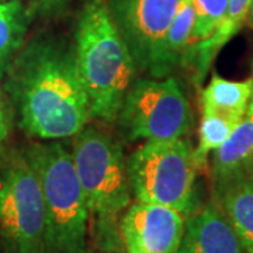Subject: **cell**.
Listing matches in <instances>:
<instances>
[{
  "mask_svg": "<svg viewBox=\"0 0 253 253\" xmlns=\"http://www.w3.org/2000/svg\"><path fill=\"white\" fill-rule=\"evenodd\" d=\"M9 89L20 126L40 139L76 136L91 117L90 99L75 48L41 37L24 46L9 66Z\"/></svg>",
  "mask_w": 253,
  "mask_h": 253,
  "instance_id": "obj_1",
  "label": "cell"
},
{
  "mask_svg": "<svg viewBox=\"0 0 253 253\" xmlns=\"http://www.w3.org/2000/svg\"><path fill=\"white\" fill-rule=\"evenodd\" d=\"M75 55L91 117L116 121L138 69L106 0H87L76 20Z\"/></svg>",
  "mask_w": 253,
  "mask_h": 253,
  "instance_id": "obj_2",
  "label": "cell"
},
{
  "mask_svg": "<svg viewBox=\"0 0 253 253\" xmlns=\"http://www.w3.org/2000/svg\"><path fill=\"white\" fill-rule=\"evenodd\" d=\"M72 158L100 249H121L118 222L132 201L121 145L104 131L84 126L75 138Z\"/></svg>",
  "mask_w": 253,
  "mask_h": 253,
  "instance_id": "obj_3",
  "label": "cell"
},
{
  "mask_svg": "<svg viewBox=\"0 0 253 253\" xmlns=\"http://www.w3.org/2000/svg\"><path fill=\"white\" fill-rule=\"evenodd\" d=\"M24 154L40 179L45 201L44 253H86L90 211L72 152L61 144H33Z\"/></svg>",
  "mask_w": 253,
  "mask_h": 253,
  "instance_id": "obj_4",
  "label": "cell"
},
{
  "mask_svg": "<svg viewBox=\"0 0 253 253\" xmlns=\"http://www.w3.org/2000/svg\"><path fill=\"white\" fill-rule=\"evenodd\" d=\"M199 165L186 139L146 141L126 161L132 197L189 215Z\"/></svg>",
  "mask_w": 253,
  "mask_h": 253,
  "instance_id": "obj_5",
  "label": "cell"
},
{
  "mask_svg": "<svg viewBox=\"0 0 253 253\" xmlns=\"http://www.w3.org/2000/svg\"><path fill=\"white\" fill-rule=\"evenodd\" d=\"M118 129L126 141L180 139L193 126V111L174 78L138 79L118 110Z\"/></svg>",
  "mask_w": 253,
  "mask_h": 253,
  "instance_id": "obj_6",
  "label": "cell"
},
{
  "mask_svg": "<svg viewBox=\"0 0 253 253\" xmlns=\"http://www.w3.org/2000/svg\"><path fill=\"white\" fill-rule=\"evenodd\" d=\"M46 212L41 183L26 154L0 173V235L10 253H44Z\"/></svg>",
  "mask_w": 253,
  "mask_h": 253,
  "instance_id": "obj_7",
  "label": "cell"
},
{
  "mask_svg": "<svg viewBox=\"0 0 253 253\" xmlns=\"http://www.w3.org/2000/svg\"><path fill=\"white\" fill-rule=\"evenodd\" d=\"M181 0H109L113 20L139 69L149 71Z\"/></svg>",
  "mask_w": 253,
  "mask_h": 253,
  "instance_id": "obj_8",
  "label": "cell"
},
{
  "mask_svg": "<svg viewBox=\"0 0 253 253\" xmlns=\"http://www.w3.org/2000/svg\"><path fill=\"white\" fill-rule=\"evenodd\" d=\"M186 217L168 206L131 201L118 222L121 244L126 253H177Z\"/></svg>",
  "mask_w": 253,
  "mask_h": 253,
  "instance_id": "obj_9",
  "label": "cell"
},
{
  "mask_svg": "<svg viewBox=\"0 0 253 253\" xmlns=\"http://www.w3.org/2000/svg\"><path fill=\"white\" fill-rule=\"evenodd\" d=\"M177 253H245L218 204H208L186 221Z\"/></svg>",
  "mask_w": 253,
  "mask_h": 253,
  "instance_id": "obj_10",
  "label": "cell"
},
{
  "mask_svg": "<svg viewBox=\"0 0 253 253\" xmlns=\"http://www.w3.org/2000/svg\"><path fill=\"white\" fill-rule=\"evenodd\" d=\"M218 206L234 228L245 253H253V173L218 181Z\"/></svg>",
  "mask_w": 253,
  "mask_h": 253,
  "instance_id": "obj_11",
  "label": "cell"
},
{
  "mask_svg": "<svg viewBox=\"0 0 253 253\" xmlns=\"http://www.w3.org/2000/svg\"><path fill=\"white\" fill-rule=\"evenodd\" d=\"M212 172L217 183L253 173V94L242 120L215 151Z\"/></svg>",
  "mask_w": 253,
  "mask_h": 253,
  "instance_id": "obj_12",
  "label": "cell"
},
{
  "mask_svg": "<svg viewBox=\"0 0 253 253\" xmlns=\"http://www.w3.org/2000/svg\"><path fill=\"white\" fill-rule=\"evenodd\" d=\"M252 1L253 0H229L225 17L214 34L190 46L184 62H189L191 59L199 81H203L218 52L244 26L252 7Z\"/></svg>",
  "mask_w": 253,
  "mask_h": 253,
  "instance_id": "obj_13",
  "label": "cell"
},
{
  "mask_svg": "<svg viewBox=\"0 0 253 253\" xmlns=\"http://www.w3.org/2000/svg\"><path fill=\"white\" fill-rule=\"evenodd\" d=\"M194 24L196 9L193 0H181L154 65L148 71L154 78H166L179 63L184 61L193 44Z\"/></svg>",
  "mask_w": 253,
  "mask_h": 253,
  "instance_id": "obj_14",
  "label": "cell"
},
{
  "mask_svg": "<svg viewBox=\"0 0 253 253\" xmlns=\"http://www.w3.org/2000/svg\"><path fill=\"white\" fill-rule=\"evenodd\" d=\"M253 94V78L246 81H229L212 75L201 91L203 113H218L229 117L242 118Z\"/></svg>",
  "mask_w": 253,
  "mask_h": 253,
  "instance_id": "obj_15",
  "label": "cell"
},
{
  "mask_svg": "<svg viewBox=\"0 0 253 253\" xmlns=\"http://www.w3.org/2000/svg\"><path fill=\"white\" fill-rule=\"evenodd\" d=\"M28 27V13L20 0H0V76L20 52Z\"/></svg>",
  "mask_w": 253,
  "mask_h": 253,
  "instance_id": "obj_16",
  "label": "cell"
},
{
  "mask_svg": "<svg viewBox=\"0 0 253 253\" xmlns=\"http://www.w3.org/2000/svg\"><path fill=\"white\" fill-rule=\"evenodd\" d=\"M242 118L229 117L218 113H203L199 128V145L194 149V158L199 168H203L208 155L215 152L225 142Z\"/></svg>",
  "mask_w": 253,
  "mask_h": 253,
  "instance_id": "obj_17",
  "label": "cell"
},
{
  "mask_svg": "<svg viewBox=\"0 0 253 253\" xmlns=\"http://www.w3.org/2000/svg\"><path fill=\"white\" fill-rule=\"evenodd\" d=\"M229 0H193L196 9V24L193 30V44L214 34L225 17Z\"/></svg>",
  "mask_w": 253,
  "mask_h": 253,
  "instance_id": "obj_18",
  "label": "cell"
},
{
  "mask_svg": "<svg viewBox=\"0 0 253 253\" xmlns=\"http://www.w3.org/2000/svg\"><path fill=\"white\" fill-rule=\"evenodd\" d=\"M9 135V121H7V114H6V110L3 103L0 101V151L3 148L4 141L7 139Z\"/></svg>",
  "mask_w": 253,
  "mask_h": 253,
  "instance_id": "obj_19",
  "label": "cell"
},
{
  "mask_svg": "<svg viewBox=\"0 0 253 253\" xmlns=\"http://www.w3.org/2000/svg\"><path fill=\"white\" fill-rule=\"evenodd\" d=\"M31 1L36 4L38 9L48 11V10L56 9L59 4H62L65 0H31Z\"/></svg>",
  "mask_w": 253,
  "mask_h": 253,
  "instance_id": "obj_20",
  "label": "cell"
},
{
  "mask_svg": "<svg viewBox=\"0 0 253 253\" xmlns=\"http://www.w3.org/2000/svg\"><path fill=\"white\" fill-rule=\"evenodd\" d=\"M248 21L253 26V1H252V7H251V11H249V16H248Z\"/></svg>",
  "mask_w": 253,
  "mask_h": 253,
  "instance_id": "obj_21",
  "label": "cell"
},
{
  "mask_svg": "<svg viewBox=\"0 0 253 253\" xmlns=\"http://www.w3.org/2000/svg\"><path fill=\"white\" fill-rule=\"evenodd\" d=\"M100 253H123V252H121V249H118V251H101Z\"/></svg>",
  "mask_w": 253,
  "mask_h": 253,
  "instance_id": "obj_22",
  "label": "cell"
},
{
  "mask_svg": "<svg viewBox=\"0 0 253 253\" xmlns=\"http://www.w3.org/2000/svg\"><path fill=\"white\" fill-rule=\"evenodd\" d=\"M252 78H253V75H252Z\"/></svg>",
  "mask_w": 253,
  "mask_h": 253,
  "instance_id": "obj_23",
  "label": "cell"
}]
</instances>
